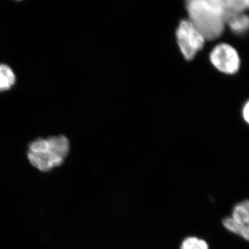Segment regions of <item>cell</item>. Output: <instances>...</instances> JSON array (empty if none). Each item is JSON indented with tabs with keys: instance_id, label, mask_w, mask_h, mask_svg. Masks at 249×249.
<instances>
[{
	"instance_id": "obj_1",
	"label": "cell",
	"mask_w": 249,
	"mask_h": 249,
	"mask_svg": "<svg viewBox=\"0 0 249 249\" xmlns=\"http://www.w3.org/2000/svg\"><path fill=\"white\" fill-rule=\"evenodd\" d=\"M247 0H191L186 1L188 20L206 40L220 37L228 21L235 15L245 13Z\"/></svg>"
},
{
	"instance_id": "obj_2",
	"label": "cell",
	"mask_w": 249,
	"mask_h": 249,
	"mask_svg": "<svg viewBox=\"0 0 249 249\" xmlns=\"http://www.w3.org/2000/svg\"><path fill=\"white\" fill-rule=\"evenodd\" d=\"M70 142L63 135L37 139L29 146L27 157L34 168L48 172L60 166L70 152Z\"/></svg>"
},
{
	"instance_id": "obj_3",
	"label": "cell",
	"mask_w": 249,
	"mask_h": 249,
	"mask_svg": "<svg viewBox=\"0 0 249 249\" xmlns=\"http://www.w3.org/2000/svg\"><path fill=\"white\" fill-rule=\"evenodd\" d=\"M177 39L180 50L187 60H193L204 47L206 42L203 36L188 19H183L180 22L177 30Z\"/></svg>"
},
{
	"instance_id": "obj_4",
	"label": "cell",
	"mask_w": 249,
	"mask_h": 249,
	"mask_svg": "<svg viewBox=\"0 0 249 249\" xmlns=\"http://www.w3.org/2000/svg\"><path fill=\"white\" fill-rule=\"evenodd\" d=\"M210 60L217 70L226 74H234L240 70L239 54L229 44L222 43L216 46L210 54Z\"/></svg>"
},
{
	"instance_id": "obj_5",
	"label": "cell",
	"mask_w": 249,
	"mask_h": 249,
	"mask_svg": "<svg viewBox=\"0 0 249 249\" xmlns=\"http://www.w3.org/2000/svg\"><path fill=\"white\" fill-rule=\"evenodd\" d=\"M227 25L234 34H244L249 29V19L245 13L235 15L231 18L227 22Z\"/></svg>"
},
{
	"instance_id": "obj_6",
	"label": "cell",
	"mask_w": 249,
	"mask_h": 249,
	"mask_svg": "<svg viewBox=\"0 0 249 249\" xmlns=\"http://www.w3.org/2000/svg\"><path fill=\"white\" fill-rule=\"evenodd\" d=\"M16 81L14 71L8 65H0V92L11 89Z\"/></svg>"
},
{
	"instance_id": "obj_7",
	"label": "cell",
	"mask_w": 249,
	"mask_h": 249,
	"mask_svg": "<svg viewBox=\"0 0 249 249\" xmlns=\"http://www.w3.org/2000/svg\"><path fill=\"white\" fill-rule=\"evenodd\" d=\"M223 225L229 231L241 236L246 240L249 238V226L243 225L235 222L231 217H227L223 220Z\"/></svg>"
},
{
	"instance_id": "obj_8",
	"label": "cell",
	"mask_w": 249,
	"mask_h": 249,
	"mask_svg": "<svg viewBox=\"0 0 249 249\" xmlns=\"http://www.w3.org/2000/svg\"><path fill=\"white\" fill-rule=\"evenodd\" d=\"M232 219L243 225H249V204L248 200L242 201L236 205L232 211Z\"/></svg>"
},
{
	"instance_id": "obj_9",
	"label": "cell",
	"mask_w": 249,
	"mask_h": 249,
	"mask_svg": "<svg viewBox=\"0 0 249 249\" xmlns=\"http://www.w3.org/2000/svg\"><path fill=\"white\" fill-rule=\"evenodd\" d=\"M180 249H209L206 241L196 237H187L183 241Z\"/></svg>"
},
{
	"instance_id": "obj_10",
	"label": "cell",
	"mask_w": 249,
	"mask_h": 249,
	"mask_svg": "<svg viewBox=\"0 0 249 249\" xmlns=\"http://www.w3.org/2000/svg\"><path fill=\"white\" fill-rule=\"evenodd\" d=\"M242 116H243L244 119L246 122L249 123V102L246 103L245 106L242 110Z\"/></svg>"
}]
</instances>
